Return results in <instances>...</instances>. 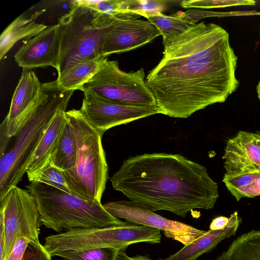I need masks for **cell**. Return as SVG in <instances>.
<instances>
[{
    "instance_id": "obj_1",
    "label": "cell",
    "mask_w": 260,
    "mask_h": 260,
    "mask_svg": "<svg viewBox=\"0 0 260 260\" xmlns=\"http://www.w3.org/2000/svg\"><path fill=\"white\" fill-rule=\"evenodd\" d=\"M163 56L146 82L162 114L186 118L221 103L236 91L238 57L229 34L220 26L201 22L163 41Z\"/></svg>"
},
{
    "instance_id": "obj_2",
    "label": "cell",
    "mask_w": 260,
    "mask_h": 260,
    "mask_svg": "<svg viewBox=\"0 0 260 260\" xmlns=\"http://www.w3.org/2000/svg\"><path fill=\"white\" fill-rule=\"evenodd\" d=\"M112 187L151 211L181 217L195 209H212L218 186L203 165L180 154L144 153L124 160L110 178Z\"/></svg>"
},
{
    "instance_id": "obj_3",
    "label": "cell",
    "mask_w": 260,
    "mask_h": 260,
    "mask_svg": "<svg viewBox=\"0 0 260 260\" xmlns=\"http://www.w3.org/2000/svg\"><path fill=\"white\" fill-rule=\"evenodd\" d=\"M73 90H64L56 80L43 83L37 103L26 121L1 156L0 199L22 180L32 153L59 109L66 110Z\"/></svg>"
},
{
    "instance_id": "obj_4",
    "label": "cell",
    "mask_w": 260,
    "mask_h": 260,
    "mask_svg": "<svg viewBox=\"0 0 260 260\" xmlns=\"http://www.w3.org/2000/svg\"><path fill=\"white\" fill-rule=\"evenodd\" d=\"M26 187L36 201L41 224L57 233L125 223L109 213L100 202L86 201L36 181L30 182Z\"/></svg>"
},
{
    "instance_id": "obj_5",
    "label": "cell",
    "mask_w": 260,
    "mask_h": 260,
    "mask_svg": "<svg viewBox=\"0 0 260 260\" xmlns=\"http://www.w3.org/2000/svg\"><path fill=\"white\" fill-rule=\"evenodd\" d=\"M76 138L77 154L74 167L64 171L73 194L86 201L101 203L108 178V167L103 135L87 121L80 110L66 111Z\"/></svg>"
},
{
    "instance_id": "obj_6",
    "label": "cell",
    "mask_w": 260,
    "mask_h": 260,
    "mask_svg": "<svg viewBox=\"0 0 260 260\" xmlns=\"http://www.w3.org/2000/svg\"><path fill=\"white\" fill-rule=\"evenodd\" d=\"M112 16L72 2L71 9L57 23L60 39L58 75L80 61L102 56L104 29Z\"/></svg>"
},
{
    "instance_id": "obj_7",
    "label": "cell",
    "mask_w": 260,
    "mask_h": 260,
    "mask_svg": "<svg viewBox=\"0 0 260 260\" xmlns=\"http://www.w3.org/2000/svg\"><path fill=\"white\" fill-rule=\"evenodd\" d=\"M145 77L143 68L124 72L118 61L107 58L96 74L79 90L84 94L124 106L157 105Z\"/></svg>"
},
{
    "instance_id": "obj_8",
    "label": "cell",
    "mask_w": 260,
    "mask_h": 260,
    "mask_svg": "<svg viewBox=\"0 0 260 260\" xmlns=\"http://www.w3.org/2000/svg\"><path fill=\"white\" fill-rule=\"evenodd\" d=\"M0 203L5 227L3 260H6L17 237H25L30 242H40L41 223L36 201L27 190L13 186L0 199Z\"/></svg>"
},
{
    "instance_id": "obj_9",
    "label": "cell",
    "mask_w": 260,
    "mask_h": 260,
    "mask_svg": "<svg viewBox=\"0 0 260 260\" xmlns=\"http://www.w3.org/2000/svg\"><path fill=\"white\" fill-rule=\"evenodd\" d=\"M139 17L124 14L111 17L104 29L102 56L136 49L161 35L153 23L137 19Z\"/></svg>"
},
{
    "instance_id": "obj_10",
    "label": "cell",
    "mask_w": 260,
    "mask_h": 260,
    "mask_svg": "<svg viewBox=\"0 0 260 260\" xmlns=\"http://www.w3.org/2000/svg\"><path fill=\"white\" fill-rule=\"evenodd\" d=\"M111 215L125 221L152 227L165 236L187 245L205 234V231L189 224L166 218L131 201L110 202L103 205Z\"/></svg>"
},
{
    "instance_id": "obj_11",
    "label": "cell",
    "mask_w": 260,
    "mask_h": 260,
    "mask_svg": "<svg viewBox=\"0 0 260 260\" xmlns=\"http://www.w3.org/2000/svg\"><path fill=\"white\" fill-rule=\"evenodd\" d=\"M90 124L102 135L108 129L142 118L159 114L157 105L128 106L84 94L79 109Z\"/></svg>"
},
{
    "instance_id": "obj_12",
    "label": "cell",
    "mask_w": 260,
    "mask_h": 260,
    "mask_svg": "<svg viewBox=\"0 0 260 260\" xmlns=\"http://www.w3.org/2000/svg\"><path fill=\"white\" fill-rule=\"evenodd\" d=\"M42 84L34 71L23 70L9 111L0 126L1 139L10 141L26 121L37 103Z\"/></svg>"
},
{
    "instance_id": "obj_13",
    "label": "cell",
    "mask_w": 260,
    "mask_h": 260,
    "mask_svg": "<svg viewBox=\"0 0 260 260\" xmlns=\"http://www.w3.org/2000/svg\"><path fill=\"white\" fill-rule=\"evenodd\" d=\"M59 26H48L33 37L25 39L14 55L18 66L23 70L52 67L59 71Z\"/></svg>"
},
{
    "instance_id": "obj_14",
    "label": "cell",
    "mask_w": 260,
    "mask_h": 260,
    "mask_svg": "<svg viewBox=\"0 0 260 260\" xmlns=\"http://www.w3.org/2000/svg\"><path fill=\"white\" fill-rule=\"evenodd\" d=\"M224 175L260 173V154L254 133L240 131L226 143Z\"/></svg>"
},
{
    "instance_id": "obj_15",
    "label": "cell",
    "mask_w": 260,
    "mask_h": 260,
    "mask_svg": "<svg viewBox=\"0 0 260 260\" xmlns=\"http://www.w3.org/2000/svg\"><path fill=\"white\" fill-rule=\"evenodd\" d=\"M229 219L227 225L223 229H209L203 236L177 252L158 260H196L201 255L212 250L220 241L235 235L241 222L237 211L232 214Z\"/></svg>"
},
{
    "instance_id": "obj_16",
    "label": "cell",
    "mask_w": 260,
    "mask_h": 260,
    "mask_svg": "<svg viewBox=\"0 0 260 260\" xmlns=\"http://www.w3.org/2000/svg\"><path fill=\"white\" fill-rule=\"evenodd\" d=\"M67 121L66 109H58L32 153L26 168L27 174L40 170L50 162Z\"/></svg>"
},
{
    "instance_id": "obj_17",
    "label": "cell",
    "mask_w": 260,
    "mask_h": 260,
    "mask_svg": "<svg viewBox=\"0 0 260 260\" xmlns=\"http://www.w3.org/2000/svg\"><path fill=\"white\" fill-rule=\"evenodd\" d=\"M44 11L35 12L28 17L23 14L17 17L5 28L0 37L1 59L4 58L18 41L31 38L48 26L35 21Z\"/></svg>"
},
{
    "instance_id": "obj_18",
    "label": "cell",
    "mask_w": 260,
    "mask_h": 260,
    "mask_svg": "<svg viewBox=\"0 0 260 260\" xmlns=\"http://www.w3.org/2000/svg\"><path fill=\"white\" fill-rule=\"evenodd\" d=\"M107 58L101 56L86 59L66 69L56 79L58 86L64 90H79L96 74Z\"/></svg>"
},
{
    "instance_id": "obj_19",
    "label": "cell",
    "mask_w": 260,
    "mask_h": 260,
    "mask_svg": "<svg viewBox=\"0 0 260 260\" xmlns=\"http://www.w3.org/2000/svg\"><path fill=\"white\" fill-rule=\"evenodd\" d=\"M215 260H260V231L238 237Z\"/></svg>"
},
{
    "instance_id": "obj_20",
    "label": "cell",
    "mask_w": 260,
    "mask_h": 260,
    "mask_svg": "<svg viewBox=\"0 0 260 260\" xmlns=\"http://www.w3.org/2000/svg\"><path fill=\"white\" fill-rule=\"evenodd\" d=\"M77 154V143L75 134L71 124L68 119L57 147L51 155L50 161L54 166L66 171L74 167L76 161Z\"/></svg>"
},
{
    "instance_id": "obj_21",
    "label": "cell",
    "mask_w": 260,
    "mask_h": 260,
    "mask_svg": "<svg viewBox=\"0 0 260 260\" xmlns=\"http://www.w3.org/2000/svg\"><path fill=\"white\" fill-rule=\"evenodd\" d=\"M146 18L158 29L163 41L184 32L196 24L175 14L166 15L161 12L149 15Z\"/></svg>"
},
{
    "instance_id": "obj_22",
    "label": "cell",
    "mask_w": 260,
    "mask_h": 260,
    "mask_svg": "<svg viewBox=\"0 0 260 260\" xmlns=\"http://www.w3.org/2000/svg\"><path fill=\"white\" fill-rule=\"evenodd\" d=\"M29 181H36L72 193L64 171L50 162L40 170L27 174Z\"/></svg>"
},
{
    "instance_id": "obj_23",
    "label": "cell",
    "mask_w": 260,
    "mask_h": 260,
    "mask_svg": "<svg viewBox=\"0 0 260 260\" xmlns=\"http://www.w3.org/2000/svg\"><path fill=\"white\" fill-rule=\"evenodd\" d=\"M119 251L113 248L105 247L70 250L57 253L55 256L64 260H116Z\"/></svg>"
},
{
    "instance_id": "obj_24",
    "label": "cell",
    "mask_w": 260,
    "mask_h": 260,
    "mask_svg": "<svg viewBox=\"0 0 260 260\" xmlns=\"http://www.w3.org/2000/svg\"><path fill=\"white\" fill-rule=\"evenodd\" d=\"M256 2L247 0H190L181 2L182 7L187 8L211 9L237 6H254Z\"/></svg>"
},
{
    "instance_id": "obj_25",
    "label": "cell",
    "mask_w": 260,
    "mask_h": 260,
    "mask_svg": "<svg viewBox=\"0 0 260 260\" xmlns=\"http://www.w3.org/2000/svg\"><path fill=\"white\" fill-rule=\"evenodd\" d=\"M51 257L40 242H29L21 260H52Z\"/></svg>"
},
{
    "instance_id": "obj_26",
    "label": "cell",
    "mask_w": 260,
    "mask_h": 260,
    "mask_svg": "<svg viewBox=\"0 0 260 260\" xmlns=\"http://www.w3.org/2000/svg\"><path fill=\"white\" fill-rule=\"evenodd\" d=\"M29 242L25 237H17L6 260H21Z\"/></svg>"
},
{
    "instance_id": "obj_27",
    "label": "cell",
    "mask_w": 260,
    "mask_h": 260,
    "mask_svg": "<svg viewBox=\"0 0 260 260\" xmlns=\"http://www.w3.org/2000/svg\"><path fill=\"white\" fill-rule=\"evenodd\" d=\"M260 195V174L251 183L244 193V198H254Z\"/></svg>"
},
{
    "instance_id": "obj_28",
    "label": "cell",
    "mask_w": 260,
    "mask_h": 260,
    "mask_svg": "<svg viewBox=\"0 0 260 260\" xmlns=\"http://www.w3.org/2000/svg\"><path fill=\"white\" fill-rule=\"evenodd\" d=\"M229 219L224 216H219L213 219L210 224V230H219L223 229L228 224Z\"/></svg>"
},
{
    "instance_id": "obj_29",
    "label": "cell",
    "mask_w": 260,
    "mask_h": 260,
    "mask_svg": "<svg viewBox=\"0 0 260 260\" xmlns=\"http://www.w3.org/2000/svg\"><path fill=\"white\" fill-rule=\"evenodd\" d=\"M5 248V237L4 217L0 213V260H3Z\"/></svg>"
},
{
    "instance_id": "obj_30",
    "label": "cell",
    "mask_w": 260,
    "mask_h": 260,
    "mask_svg": "<svg viewBox=\"0 0 260 260\" xmlns=\"http://www.w3.org/2000/svg\"><path fill=\"white\" fill-rule=\"evenodd\" d=\"M116 260H152L149 255H137L134 256H128L125 250L119 251Z\"/></svg>"
},
{
    "instance_id": "obj_31",
    "label": "cell",
    "mask_w": 260,
    "mask_h": 260,
    "mask_svg": "<svg viewBox=\"0 0 260 260\" xmlns=\"http://www.w3.org/2000/svg\"><path fill=\"white\" fill-rule=\"evenodd\" d=\"M256 139V144L258 148L260 154V132L257 131L254 133Z\"/></svg>"
},
{
    "instance_id": "obj_32",
    "label": "cell",
    "mask_w": 260,
    "mask_h": 260,
    "mask_svg": "<svg viewBox=\"0 0 260 260\" xmlns=\"http://www.w3.org/2000/svg\"><path fill=\"white\" fill-rule=\"evenodd\" d=\"M257 97L260 100V79L256 87Z\"/></svg>"
},
{
    "instance_id": "obj_33",
    "label": "cell",
    "mask_w": 260,
    "mask_h": 260,
    "mask_svg": "<svg viewBox=\"0 0 260 260\" xmlns=\"http://www.w3.org/2000/svg\"><path fill=\"white\" fill-rule=\"evenodd\" d=\"M259 34H260V31H259Z\"/></svg>"
}]
</instances>
